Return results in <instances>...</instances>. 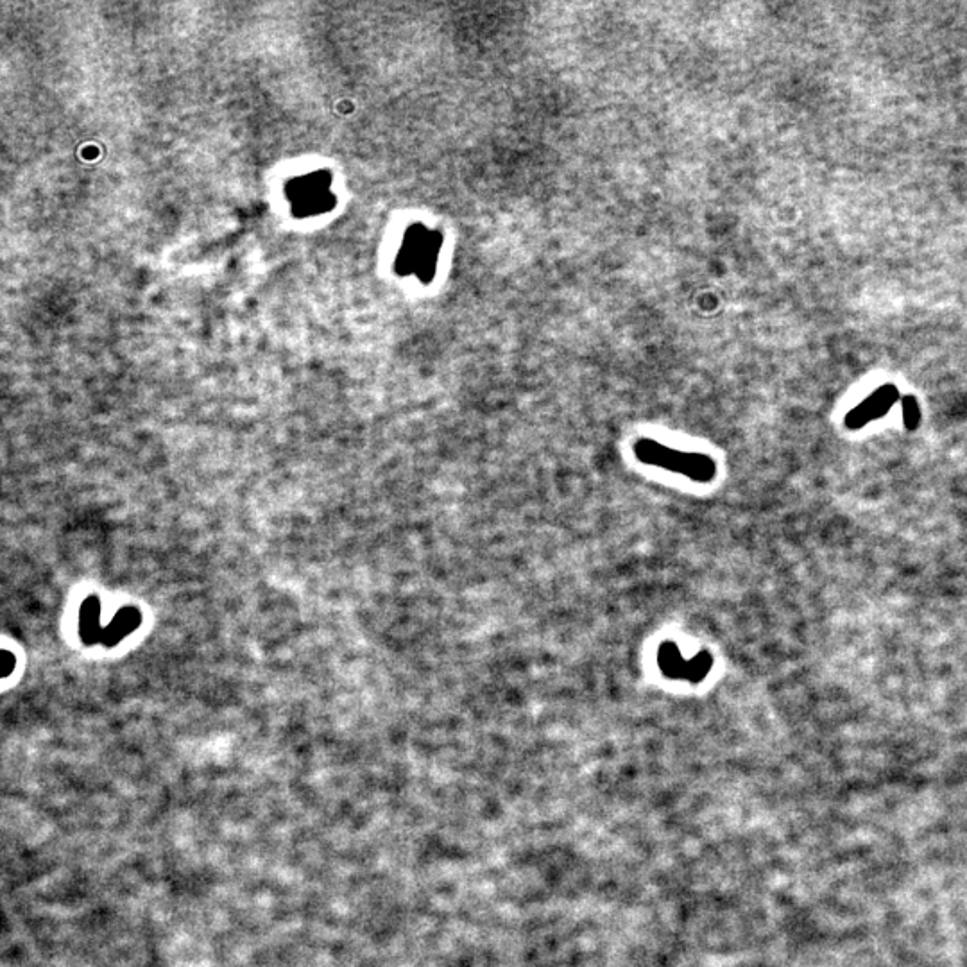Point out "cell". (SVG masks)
I'll return each mask as SVG.
<instances>
[{"mask_svg": "<svg viewBox=\"0 0 967 967\" xmlns=\"http://www.w3.org/2000/svg\"><path fill=\"white\" fill-rule=\"evenodd\" d=\"M634 452L638 459L645 464L665 468V470L677 471L681 475H686L692 480L699 482H710L715 477V463L710 457L701 454H685L679 450H672L665 445H659L651 439H640Z\"/></svg>", "mask_w": 967, "mask_h": 967, "instance_id": "1", "label": "cell"}, {"mask_svg": "<svg viewBox=\"0 0 967 967\" xmlns=\"http://www.w3.org/2000/svg\"><path fill=\"white\" fill-rule=\"evenodd\" d=\"M659 668L663 674L674 679H685L690 683H699L708 676L713 658L710 652L702 651L694 659H685L676 643H663L658 652Z\"/></svg>", "mask_w": 967, "mask_h": 967, "instance_id": "2", "label": "cell"}, {"mask_svg": "<svg viewBox=\"0 0 967 967\" xmlns=\"http://www.w3.org/2000/svg\"><path fill=\"white\" fill-rule=\"evenodd\" d=\"M898 389L894 386H883L871 394L864 403H860L853 411L846 416V427L851 430L862 428L869 421L882 418L885 412L889 411L894 403L898 402Z\"/></svg>", "mask_w": 967, "mask_h": 967, "instance_id": "3", "label": "cell"}, {"mask_svg": "<svg viewBox=\"0 0 967 967\" xmlns=\"http://www.w3.org/2000/svg\"><path fill=\"white\" fill-rule=\"evenodd\" d=\"M903 420L908 430H914L921 423V409L914 396L903 398Z\"/></svg>", "mask_w": 967, "mask_h": 967, "instance_id": "4", "label": "cell"}]
</instances>
